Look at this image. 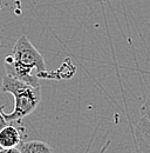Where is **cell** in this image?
Wrapping results in <instances>:
<instances>
[{
  "mask_svg": "<svg viewBox=\"0 0 150 153\" xmlns=\"http://www.w3.org/2000/svg\"><path fill=\"white\" fill-rule=\"evenodd\" d=\"M140 112H141V115L146 117V118L150 121V98L148 99V100H146V102L142 105Z\"/></svg>",
  "mask_w": 150,
  "mask_h": 153,
  "instance_id": "obj_6",
  "label": "cell"
},
{
  "mask_svg": "<svg viewBox=\"0 0 150 153\" xmlns=\"http://www.w3.org/2000/svg\"><path fill=\"white\" fill-rule=\"evenodd\" d=\"M1 92L10 93L14 98V108L4 117L8 124L21 120L37 110L41 101V86H32L11 76L5 74L0 86Z\"/></svg>",
  "mask_w": 150,
  "mask_h": 153,
  "instance_id": "obj_2",
  "label": "cell"
},
{
  "mask_svg": "<svg viewBox=\"0 0 150 153\" xmlns=\"http://www.w3.org/2000/svg\"><path fill=\"white\" fill-rule=\"evenodd\" d=\"M0 153H21L19 151L18 147H13V149H0Z\"/></svg>",
  "mask_w": 150,
  "mask_h": 153,
  "instance_id": "obj_8",
  "label": "cell"
},
{
  "mask_svg": "<svg viewBox=\"0 0 150 153\" xmlns=\"http://www.w3.org/2000/svg\"><path fill=\"white\" fill-rule=\"evenodd\" d=\"M136 134L141 143L144 144L146 149L150 151V121L143 115H141L136 124Z\"/></svg>",
  "mask_w": 150,
  "mask_h": 153,
  "instance_id": "obj_5",
  "label": "cell"
},
{
  "mask_svg": "<svg viewBox=\"0 0 150 153\" xmlns=\"http://www.w3.org/2000/svg\"><path fill=\"white\" fill-rule=\"evenodd\" d=\"M18 149L21 153H53V149L41 140L21 141Z\"/></svg>",
  "mask_w": 150,
  "mask_h": 153,
  "instance_id": "obj_4",
  "label": "cell"
},
{
  "mask_svg": "<svg viewBox=\"0 0 150 153\" xmlns=\"http://www.w3.org/2000/svg\"><path fill=\"white\" fill-rule=\"evenodd\" d=\"M4 67L7 76L32 86H40L41 78H54L53 73L47 72L42 54L26 34L17 39L12 52L4 60Z\"/></svg>",
  "mask_w": 150,
  "mask_h": 153,
  "instance_id": "obj_1",
  "label": "cell"
},
{
  "mask_svg": "<svg viewBox=\"0 0 150 153\" xmlns=\"http://www.w3.org/2000/svg\"><path fill=\"white\" fill-rule=\"evenodd\" d=\"M0 48H1V42H0Z\"/></svg>",
  "mask_w": 150,
  "mask_h": 153,
  "instance_id": "obj_9",
  "label": "cell"
},
{
  "mask_svg": "<svg viewBox=\"0 0 150 153\" xmlns=\"http://www.w3.org/2000/svg\"><path fill=\"white\" fill-rule=\"evenodd\" d=\"M6 125H8V123L6 121V119H5V117H4V106L0 105V131H1Z\"/></svg>",
  "mask_w": 150,
  "mask_h": 153,
  "instance_id": "obj_7",
  "label": "cell"
},
{
  "mask_svg": "<svg viewBox=\"0 0 150 153\" xmlns=\"http://www.w3.org/2000/svg\"><path fill=\"white\" fill-rule=\"evenodd\" d=\"M21 132L18 127L8 124L0 131V149L18 147L21 143Z\"/></svg>",
  "mask_w": 150,
  "mask_h": 153,
  "instance_id": "obj_3",
  "label": "cell"
}]
</instances>
